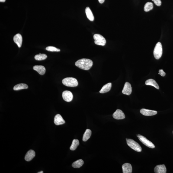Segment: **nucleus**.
<instances>
[{"label":"nucleus","instance_id":"obj_28","mask_svg":"<svg viewBox=\"0 0 173 173\" xmlns=\"http://www.w3.org/2000/svg\"><path fill=\"white\" fill-rule=\"evenodd\" d=\"M159 75H160L162 77L165 76L166 75V74L164 71L162 69L160 70L159 71Z\"/></svg>","mask_w":173,"mask_h":173},{"label":"nucleus","instance_id":"obj_19","mask_svg":"<svg viewBox=\"0 0 173 173\" xmlns=\"http://www.w3.org/2000/svg\"><path fill=\"white\" fill-rule=\"evenodd\" d=\"M145 84L146 85H151L155 87L157 89H159V87L158 83L154 80L150 79L147 80L145 82Z\"/></svg>","mask_w":173,"mask_h":173},{"label":"nucleus","instance_id":"obj_25","mask_svg":"<svg viewBox=\"0 0 173 173\" xmlns=\"http://www.w3.org/2000/svg\"><path fill=\"white\" fill-rule=\"evenodd\" d=\"M47 57V56L45 54H41L40 53L39 54L36 55L35 56V59L37 61H41L44 60L46 59Z\"/></svg>","mask_w":173,"mask_h":173},{"label":"nucleus","instance_id":"obj_11","mask_svg":"<svg viewBox=\"0 0 173 173\" xmlns=\"http://www.w3.org/2000/svg\"><path fill=\"white\" fill-rule=\"evenodd\" d=\"M65 120H64L61 115L57 114L55 116L54 123L56 125L63 124L65 123Z\"/></svg>","mask_w":173,"mask_h":173},{"label":"nucleus","instance_id":"obj_6","mask_svg":"<svg viewBox=\"0 0 173 173\" xmlns=\"http://www.w3.org/2000/svg\"><path fill=\"white\" fill-rule=\"evenodd\" d=\"M137 137L139 140L146 146L151 149L155 148V146L150 141L148 140L145 137L140 134L137 135Z\"/></svg>","mask_w":173,"mask_h":173},{"label":"nucleus","instance_id":"obj_21","mask_svg":"<svg viewBox=\"0 0 173 173\" xmlns=\"http://www.w3.org/2000/svg\"><path fill=\"white\" fill-rule=\"evenodd\" d=\"M91 131L90 129H87L83 137L82 140L84 141H86L89 139L91 135Z\"/></svg>","mask_w":173,"mask_h":173},{"label":"nucleus","instance_id":"obj_13","mask_svg":"<svg viewBox=\"0 0 173 173\" xmlns=\"http://www.w3.org/2000/svg\"><path fill=\"white\" fill-rule=\"evenodd\" d=\"M13 40L14 43L16 44L18 47H21L23 41L22 37L21 35L19 33L16 34L14 36Z\"/></svg>","mask_w":173,"mask_h":173},{"label":"nucleus","instance_id":"obj_26","mask_svg":"<svg viewBox=\"0 0 173 173\" xmlns=\"http://www.w3.org/2000/svg\"><path fill=\"white\" fill-rule=\"evenodd\" d=\"M46 50L48 51L51 52H59L60 51V49L56 48L53 46H49L46 48Z\"/></svg>","mask_w":173,"mask_h":173},{"label":"nucleus","instance_id":"obj_8","mask_svg":"<svg viewBox=\"0 0 173 173\" xmlns=\"http://www.w3.org/2000/svg\"><path fill=\"white\" fill-rule=\"evenodd\" d=\"M132 92V87L131 84L128 82H126L122 91V93L125 95H130Z\"/></svg>","mask_w":173,"mask_h":173},{"label":"nucleus","instance_id":"obj_15","mask_svg":"<svg viewBox=\"0 0 173 173\" xmlns=\"http://www.w3.org/2000/svg\"><path fill=\"white\" fill-rule=\"evenodd\" d=\"M33 69L41 75H43L45 73L46 69L43 65H35L33 66Z\"/></svg>","mask_w":173,"mask_h":173},{"label":"nucleus","instance_id":"obj_16","mask_svg":"<svg viewBox=\"0 0 173 173\" xmlns=\"http://www.w3.org/2000/svg\"><path fill=\"white\" fill-rule=\"evenodd\" d=\"M123 173H131L132 172V167L130 164L126 163L122 165Z\"/></svg>","mask_w":173,"mask_h":173},{"label":"nucleus","instance_id":"obj_17","mask_svg":"<svg viewBox=\"0 0 173 173\" xmlns=\"http://www.w3.org/2000/svg\"><path fill=\"white\" fill-rule=\"evenodd\" d=\"M85 13L87 18L90 21H93L94 20V17L91 10L89 7H87L85 9Z\"/></svg>","mask_w":173,"mask_h":173},{"label":"nucleus","instance_id":"obj_7","mask_svg":"<svg viewBox=\"0 0 173 173\" xmlns=\"http://www.w3.org/2000/svg\"><path fill=\"white\" fill-rule=\"evenodd\" d=\"M62 97L65 101L70 102L73 99V96L72 93L70 91H66L62 93Z\"/></svg>","mask_w":173,"mask_h":173},{"label":"nucleus","instance_id":"obj_2","mask_svg":"<svg viewBox=\"0 0 173 173\" xmlns=\"http://www.w3.org/2000/svg\"><path fill=\"white\" fill-rule=\"evenodd\" d=\"M62 83L67 87H75L77 86L78 83L76 78L72 77H67L64 78Z\"/></svg>","mask_w":173,"mask_h":173},{"label":"nucleus","instance_id":"obj_12","mask_svg":"<svg viewBox=\"0 0 173 173\" xmlns=\"http://www.w3.org/2000/svg\"><path fill=\"white\" fill-rule=\"evenodd\" d=\"M166 167L164 165H157L154 168V171L155 173H166Z\"/></svg>","mask_w":173,"mask_h":173},{"label":"nucleus","instance_id":"obj_1","mask_svg":"<svg viewBox=\"0 0 173 173\" xmlns=\"http://www.w3.org/2000/svg\"><path fill=\"white\" fill-rule=\"evenodd\" d=\"M75 65L81 69L87 70L92 66L93 62L90 59H83L77 61L75 63Z\"/></svg>","mask_w":173,"mask_h":173},{"label":"nucleus","instance_id":"obj_9","mask_svg":"<svg viewBox=\"0 0 173 173\" xmlns=\"http://www.w3.org/2000/svg\"><path fill=\"white\" fill-rule=\"evenodd\" d=\"M113 117L117 120H121L125 118L124 113L120 109H117L113 114Z\"/></svg>","mask_w":173,"mask_h":173},{"label":"nucleus","instance_id":"obj_18","mask_svg":"<svg viewBox=\"0 0 173 173\" xmlns=\"http://www.w3.org/2000/svg\"><path fill=\"white\" fill-rule=\"evenodd\" d=\"M112 87V83H109L106 84L103 86L102 88L99 91L101 93H104L108 92L111 89Z\"/></svg>","mask_w":173,"mask_h":173},{"label":"nucleus","instance_id":"obj_32","mask_svg":"<svg viewBox=\"0 0 173 173\" xmlns=\"http://www.w3.org/2000/svg\"></svg>","mask_w":173,"mask_h":173},{"label":"nucleus","instance_id":"obj_5","mask_svg":"<svg viewBox=\"0 0 173 173\" xmlns=\"http://www.w3.org/2000/svg\"><path fill=\"white\" fill-rule=\"evenodd\" d=\"M93 38L95 40V43L96 44L104 46L105 45L106 41L105 38L99 34H95L93 36Z\"/></svg>","mask_w":173,"mask_h":173},{"label":"nucleus","instance_id":"obj_22","mask_svg":"<svg viewBox=\"0 0 173 173\" xmlns=\"http://www.w3.org/2000/svg\"><path fill=\"white\" fill-rule=\"evenodd\" d=\"M83 164V161L82 159H79L74 162L72 164V166L74 168H78L82 166Z\"/></svg>","mask_w":173,"mask_h":173},{"label":"nucleus","instance_id":"obj_27","mask_svg":"<svg viewBox=\"0 0 173 173\" xmlns=\"http://www.w3.org/2000/svg\"><path fill=\"white\" fill-rule=\"evenodd\" d=\"M152 1L155 3V5L158 6H160L161 5L162 2L161 0H152Z\"/></svg>","mask_w":173,"mask_h":173},{"label":"nucleus","instance_id":"obj_14","mask_svg":"<svg viewBox=\"0 0 173 173\" xmlns=\"http://www.w3.org/2000/svg\"><path fill=\"white\" fill-rule=\"evenodd\" d=\"M35 156V153L33 150H30L27 152L25 157V159L27 162L32 160Z\"/></svg>","mask_w":173,"mask_h":173},{"label":"nucleus","instance_id":"obj_29","mask_svg":"<svg viewBox=\"0 0 173 173\" xmlns=\"http://www.w3.org/2000/svg\"><path fill=\"white\" fill-rule=\"evenodd\" d=\"M104 1L105 0H98V1L100 3L102 4L104 2Z\"/></svg>","mask_w":173,"mask_h":173},{"label":"nucleus","instance_id":"obj_3","mask_svg":"<svg viewBox=\"0 0 173 173\" xmlns=\"http://www.w3.org/2000/svg\"><path fill=\"white\" fill-rule=\"evenodd\" d=\"M127 145L132 149L136 151L141 152L142 148L140 145L137 142L131 139H126Z\"/></svg>","mask_w":173,"mask_h":173},{"label":"nucleus","instance_id":"obj_24","mask_svg":"<svg viewBox=\"0 0 173 173\" xmlns=\"http://www.w3.org/2000/svg\"><path fill=\"white\" fill-rule=\"evenodd\" d=\"M153 4L151 2L146 3L144 7V10L145 12H149L153 9Z\"/></svg>","mask_w":173,"mask_h":173},{"label":"nucleus","instance_id":"obj_20","mask_svg":"<svg viewBox=\"0 0 173 173\" xmlns=\"http://www.w3.org/2000/svg\"><path fill=\"white\" fill-rule=\"evenodd\" d=\"M28 87L27 84L24 83H20L17 84L14 87L13 90L14 91H18L21 90L27 89Z\"/></svg>","mask_w":173,"mask_h":173},{"label":"nucleus","instance_id":"obj_31","mask_svg":"<svg viewBox=\"0 0 173 173\" xmlns=\"http://www.w3.org/2000/svg\"><path fill=\"white\" fill-rule=\"evenodd\" d=\"M43 171H41L40 172H38V173H43Z\"/></svg>","mask_w":173,"mask_h":173},{"label":"nucleus","instance_id":"obj_4","mask_svg":"<svg viewBox=\"0 0 173 173\" xmlns=\"http://www.w3.org/2000/svg\"><path fill=\"white\" fill-rule=\"evenodd\" d=\"M162 44L158 42L155 45L154 50V57L156 59H159L162 56Z\"/></svg>","mask_w":173,"mask_h":173},{"label":"nucleus","instance_id":"obj_23","mask_svg":"<svg viewBox=\"0 0 173 173\" xmlns=\"http://www.w3.org/2000/svg\"><path fill=\"white\" fill-rule=\"evenodd\" d=\"M79 145V141L78 139H74L72 141V145L70 147V149L72 151L75 150Z\"/></svg>","mask_w":173,"mask_h":173},{"label":"nucleus","instance_id":"obj_30","mask_svg":"<svg viewBox=\"0 0 173 173\" xmlns=\"http://www.w3.org/2000/svg\"><path fill=\"white\" fill-rule=\"evenodd\" d=\"M6 1V0H0V2H4Z\"/></svg>","mask_w":173,"mask_h":173},{"label":"nucleus","instance_id":"obj_10","mask_svg":"<svg viewBox=\"0 0 173 173\" xmlns=\"http://www.w3.org/2000/svg\"><path fill=\"white\" fill-rule=\"evenodd\" d=\"M140 112L143 115L146 116H153L157 114L156 111L145 109H141Z\"/></svg>","mask_w":173,"mask_h":173}]
</instances>
